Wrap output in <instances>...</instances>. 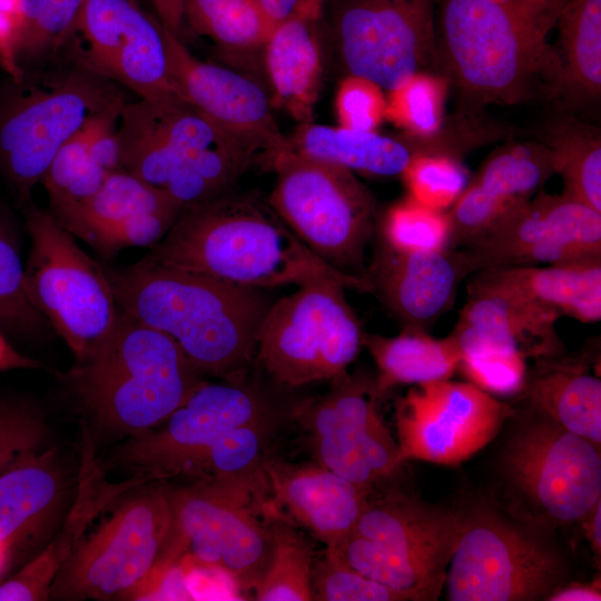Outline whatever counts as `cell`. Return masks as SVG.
<instances>
[{
	"instance_id": "6da1fadb",
	"label": "cell",
	"mask_w": 601,
	"mask_h": 601,
	"mask_svg": "<svg viewBox=\"0 0 601 601\" xmlns=\"http://www.w3.org/2000/svg\"><path fill=\"white\" fill-rule=\"evenodd\" d=\"M106 272L120 311L170 337L203 375L236 380L255 367L266 289L144 259Z\"/></svg>"
},
{
	"instance_id": "7a4b0ae2",
	"label": "cell",
	"mask_w": 601,
	"mask_h": 601,
	"mask_svg": "<svg viewBox=\"0 0 601 601\" xmlns=\"http://www.w3.org/2000/svg\"><path fill=\"white\" fill-rule=\"evenodd\" d=\"M142 259L260 289L334 278L348 289L371 293L365 277L339 272L316 256L269 203L229 191L184 207Z\"/></svg>"
},
{
	"instance_id": "3957f363",
	"label": "cell",
	"mask_w": 601,
	"mask_h": 601,
	"mask_svg": "<svg viewBox=\"0 0 601 601\" xmlns=\"http://www.w3.org/2000/svg\"><path fill=\"white\" fill-rule=\"evenodd\" d=\"M525 0H437L441 72L472 102L551 97L556 61Z\"/></svg>"
},
{
	"instance_id": "277c9868",
	"label": "cell",
	"mask_w": 601,
	"mask_h": 601,
	"mask_svg": "<svg viewBox=\"0 0 601 601\" xmlns=\"http://www.w3.org/2000/svg\"><path fill=\"white\" fill-rule=\"evenodd\" d=\"M204 376L170 337L122 312L104 341L59 374L98 425L131 436L161 424Z\"/></svg>"
},
{
	"instance_id": "5b68a950",
	"label": "cell",
	"mask_w": 601,
	"mask_h": 601,
	"mask_svg": "<svg viewBox=\"0 0 601 601\" xmlns=\"http://www.w3.org/2000/svg\"><path fill=\"white\" fill-rule=\"evenodd\" d=\"M264 474L249 479L200 476L168 489L173 530L164 580L177 566L217 570L240 589H255L269 561L273 534Z\"/></svg>"
},
{
	"instance_id": "8992f818",
	"label": "cell",
	"mask_w": 601,
	"mask_h": 601,
	"mask_svg": "<svg viewBox=\"0 0 601 601\" xmlns=\"http://www.w3.org/2000/svg\"><path fill=\"white\" fill-rule=\"evenodd\" d=\"M269 169L276 181L268 203L287 227L333 268L364 277L378 218L372 193L353 171L289 149Z\"/></svg>"
},
{
	"instance_id": "52a82bcc",
	"label": "cell",
	"mask_w": 601,
	"mask_h": 601,
	"mask_svg": "<svg viewBox=\"0 0 601 601\" xmlns=\"http://www.w3.org/2000/svg\"><path fill=\"white\" fill-rule=\"evenodd\" d=\"M24 205L30 252L28 295L75 361L86 357L116 326L120 308L106 269L76 243L49 211Z\"/></svg>"
},
{
	"instance_id": "ba28073f",
	"label": "cell",
	"mask_w": 601,
	"mask_h": 601,
	"mask_svg": "<svg viewBox=\"0 0 601 601\" xmlns=\"http://www.w3.org/2000/svg\"><path fill=\"white\" fill-rule=\"evenodd\" d=\"M173 530L168 489L121 504L77 545L50 594L65 598L152 599Z\"/></svg>"
},
{
	"instance_id": "9c48e42d",
	"label": "cell",
	"mask_w": 601,
	"mask_h": 601,
	"mask_svg": "<svg viewBox=\"0 0 601 601\" xmlns=\"http://www.w3.org/2000/svg\"><path fill=\"white\" fill-rule=\"evenodd\" d=\"M346 289L324 278L273 302L258 334L255 366L292 390L346 373L364 334Z\"/></svg>"
},
{
	"instance_id": "30bf717a",
	"label": "cell",
	"mask_w": 601,
	"mask_h": 601,
	"mask_svg": "<svg viewBox=\"0 0 601 601\" xmlns=\"http://www.w3.org/2000/svg\"><path fill=\"white\" fill-rule=\"evenodd\" d=\"M262 372L219 383L205 381L161 424L132 436L115 456L118 465L158 479L183 473L230 430L295 412L303 400Z\"/></svg>"
},
{
	"instance_id": "8fae6325",
	"label": "cell",
	"mask_w": 601,
	"mask_h": 601,
	"mask_svg": "<svg viewBox=\"0 0 601 601\" xmlns=\"http://www.w3.org/2000/svg\"><path fill=\"white\" fill-rule=\"evenodd\" d=\"M437 0H325V31L344 76L392 90L417 72L441 73Z\"/></svg>"
},
{
	"instance_id": "7c38bea8",
	"label": "cell",
	"mask_w": 601,
	"mask_h": 601,
	"mask_svg": "<svg viewBox=\"0 0 601 601\" xmlns=\"http://www.w3.org/2000/svg\"><path fill=\"white\" fill-rule=\"evenodd\" d=\"M118 96L85 70L6 100L0 108V171L22 204L31 200L32 188L65 141Z\"/></svg>"
},
{
	"instance_id": "4fadbf2b",
	"label": "cell",
	"mask_w": 601,
	"mask_h": 601,
	"mask_svg": "<svg viewBox=\"0 0 601 601\" xmlns=\"http://www.w3.org/2000/svg\"><path fill=\"white\" fill-rule=\"evenodd\" d=\"M561 563L548 546L493 516L464 518L445 583L451 601H522L548 594Z\"/></svg>"
},
{
	"instance_id": "5bb4252c",
	"label": "cell",
	"mask_w": 601,
	"mask_h": 601,
	"mask_svg": "<svg viewBox=\"0 0 601 601\" xmlns=\"http://www.w3.org/2000/svg\"><path fill=\"white\" fill-rule=\"evenodd\" d=\"M331 381L327 393L302 402L295 418L308 431L315 462L371 490L402 464L378 414L375 381L347 372Z\"/></svg>"
},
{
	"instance_id": "9a60e30c",
	"label": "cell",
	"mask_w": 601,
	"mask_h": 601,
	"mask_svg": "<svg viewBox=\"0 0 601 601\" xmlns=\"http://www.w3.org/2000/svg\"><path fill=\"white\" fill-rule=\"evenodd\" d=\"M513 413L470 382L414 385L395 405L401 461L460 464L491 442Z\"/></svg>"
},
{
	"instance_id": "2e32d148",
	"label": "cell",
	"mask_w": 601,
	"mask_h": 601,
	"mask_svg": "<svg viewBox=\"0 0 601 601\" xmlns=\"http://www.w3.org/2000/svg\"><path fill=\"white\" fill-rule=\"evenodd\" d=\"M76 32L86 71L117 81L151 104L193 107L169 73L161 26L131 0H86Z\"/></svg>"
},
{
	"instance_id": "e0dca14e",
	"label": "cell",
	"mask_w": 601,
	"mask_h": 601,
	"mask_svg": "<svg viewBox=\"0 0 601 601\" xmlns=\"http://www.w3.org/2000/svg\"><path fill=\"white\" fill-rule=\"evenodd\" d=\"M462 249L472 274L601 257V213L564 194L534 195Z\"/></svg>"
},
{
	"instance_id": "ac0fdd59",
	"label": "cell",
	"mask_w": 601,
	"mask_h": 601,
	"mask_svg": "<svg viewBox=\"0 0 601 601\" xmlns=\"http://www.w3.org/2000/svg\"><path fill=\"white\" fill-rule=\"evenodd\" d=\"M599 446L541 416L516 432L505 463L538 508L558 521H578L601 501Z\"/></svg>"
},
{
	"instance_id": "d6986e66",
	"label": "cell",
	"mask_w": 601,
	"mask_h": 601,
	"mask_svg": "<svg viewBox=\"0 0 601 601\" xmlns=\"http://www.w3.org/2000/svg\"><path fill=\"white\" fill-rule=\"evenodd\" d=\"M162 28L169 73L188 102L254 161L269 169L288 150L262 87L230 69L194 57Z\"/></svg>"
},
{
	"instance_id": "ffe728a7",
	"label": "cell",
	"mask_w": 601,
	"mask_h": 601,
	"mask_svg": "<svg viewBox=\"0 0 601 601\" xmlns=\"http://www.w3.org/2000/svg\"><path fill=\"white\" fill-rule=\"evenodd\" d=\"M471 276L466 302L450 333L460 358L495 354L528 361L563 354L555 327L559 316L532 305L483 270Z\"/></svg>"
},
{
	"instance_id": "44dd1931",
	"label": "cell",
	"mask_w": 601,
	"mask_h": 601,
	"mask_svg": "<svg viewBox=\"0 0 601 601\" xmlns=\"http://www.w3.org/2000/svg\"><path fill=\"white\" fill-rule=\"evenodd\" d=\"M183 208L162 188L119 169L87 200L49 213L75 237L110 257L124 248L152 247Z\"/></svg>"
},
{
	"instance_id": "7402d4cb",
	"label": "cell",
	"mask_w": 601,
	"mask_h": 601,
	"mask_svg": "<svg viewBox=\"0 0 601 601\" xmlns=\"http://www.w3.org/2000/svg\"><path fill=\"white\" fill-rule=\"evenodd\" d=\"M471 269L462 248L395 252L378 242L364 277L403 328L427 331L455 302Z\"/></svg>"
},
{
	"instance_id": "603a6c76",
	"label": "cell",
	"mask_w": 601,
	"mask_h": 601,
	"mask_svg": "<svg viewBox=\"0 0 601 601\" xmlns=\"http://www.w3.org/2000/svg\"><path fill=\"white\" fill-rule=\"evenodd\" d=\"M554 174L552 154L542 141L511 142L496 149L447 210L450 247L475 242L530 200Z\"/></svg>"
},
{
	"instance_id": "cb8c5ba5",
	"label": "cell",
	"mask_w": 601,
	"mask_h": 601,
	"mask_svg": "<svg viewBox=\"0 0 601 601\" xmlns=\"http://www.w3.org/2000/svg\"><path fill=\"white\" fill-rule=\"evenodd\" d=\"M463 521L464 516L454 512L391 495L367 501L353 532L373 541L442 591Z\"/></svg>"
},
{
	"instance_id": "d4e9b609",
	"label": "cell",
	"mask_w": 601,
	"mask_h": 601,
	"mask_svg": "<svg viewBox=\"0 0 601 601\" xmlns=\"http://www.w3.org/2000/svg\"><path fill=\"white\" fill-rule=\"evenodd\" d=\"M269 516L283 513L326 546L348 535L367 503L368 489L354 484L317 462L290 465L265 460Z\"/></svg>"
},
{
	"instance_id": "484cf974",
	"label": "cell",
	"mask_w": 601,
	"mask_h": 601,
	"mask_svg": "<svg viewBox=\"0 0 601 601\" xmlns=\"http://www.w3.org/2000/svg\"><path fill=\"white\" fill-rule=\"evenodd\" d=\"M81 449L75 503L58 536L11 579L0 585V601L46 600L60 570L80 543L93 519L128 490L154 476L136 473L122 482H110L96 457L92 436L81 423Z\"/></svg>"
},
{
	"instance_id": "4316f807",
	"label": "cell",
	"mask_w": 601,
	"mask_h": 601,
	"mask_svg": "<svg viewBox=\"0 0 601 601\" xmlns=\"http://www.w3.org/2000/svg\"><path fill=\"white\" fill-rule=\"evenodd\" d=\"M325 0H303L264 43L273 104L299 124L313 122L322 71L318 31Z\"/></svg>"
},
{
	"instance_id": "83f0119b",
	"label": "cell",
	"mask_w": 601,
	"mask_h": 601,
	"mask_svg": "<svg viewBox=\"0 0 601 601\" xmlns=\"http://www.w3.org/2000/svg\"><path fill=\"white\" fill-rule=\"evenodd\" d=\"M522 394L541 416L601 444V381L585 357L560 354L534 359Z\"/></svg>"
},
{
	"instance_id": "f1b7e54d",
	"label": "cell",
	"mask_w": 601,
	"mask_h": 601,
	"mask_svg": "<svg viewBox=\"0 0 601 601\" xmlns=\"http://www.w3.org/2000/svg\"><path fill=\"white\" fill-rule=\"evenodd\" d=\"M482 270L532 305L559 317L585 324L601 319V257Z\"/></svg>"
},
{
	"instance_id": "f546056e",
	"label": "cell",
	"mask_w": 601,
	"mask_h": 601,
	"mask_svg": "<svg viewBox=\"0 0 601 601\" xmlns=\"http://www.w3.org/2000/svg\"><path fill=\"white\" fill-rule=\"evenodd\" d=\"M551 97L587 106L601 95V0H569L559 13Z\"/></svg>"
},
{
	"instance_id": "4dcf8cb0",
	"label": "cell",
	"mask_w": 601,
	"mask_h": 601,
	"mask_svg": "<svg viewBox=\"0 0 601 601\" xmlns=\"http://www.w3.org/2000/svg\"><path fill=\"white\" fill-rule=\"evenodd\" d=\"M362 346L377 367L375 387L382 396L397 385H420L451 378L460 352L451 334L433 337L424 329L402 328L395 336L363 334Z\"/></svg>"
},
{
	"instance_id": "1f68e13d",
	"label": "cell",
	"mask_w": 601,
	"mask_h": 601,
	"mask_svg": "<svg viewBox=\"0 0 601 601\" xmlns=\"http://www.w3.org/2000/svg\"><path fill=\"white\" fill-rule=\"evenodd\" d=\"M287 141L293 152L380 177L401 176L413 155L407 145L376 131L313 122L300 124Z\"/></svg>"
},
{
	"instance_id": "d6a6232c",
	"label": "cell",
	"mask_w": 601,
	"mask_h": 601,
	"mask_svg": "<svg viewBox=\"0 0 601 601\" xmlns=\"http://www.w3.org/2000/svg\"><path fill=\"white\" fill-rule=\"evenodd\" d=\"M61 491L52 449H41L0 475V545L8 551L49 513Z\"/></svg>"
},
{
	"instance_id": "836d02e7",
	"label": "cell",
	"mask_w": 601,
	"mask_h": 601,
	"mask_svg": "<svg viewBox=\"0 0 601 601\" xmlns=\"http://www.w3.org/2000/svg\"><path fill=\"white\" fill-rule=\"evenodd\" d=\"M167 107L142 99L124 104L117 129L121 169L159 188L186 161L170 135Z\"/></svg>"
},
{
	"instance_id": "e575fe53",
	"label": "cell",
	"mask_w": 601,
	"mask_h": 601,
	"mask_svg": "<svg viewBox=\"0 0 601 601\" xmlns=\"http://www.w3.org/2000/svg\"><path fill=\"white\" fill-rule=\"evenodd\" d=\"M542 142L550 149L564 195L601 213V139L599 130L570 116L554 119Z\"/></svg>"
},
{
	"instance_id": "d590c367",
	"label": "cell",
	"mask_w": 601,
	"mask_h": 601,
	"mask_svg": "<svg viewBox=\"0 0 601 601\" xmlns=\"http://www.w3.org/2000/svg\"><path fill=\"white\" fill-rule=\"evenodd\" d=\"M120 96L87 118L59 148L41 181L47 190L50 210H59L95 195L111 174L96 164L89 149L107 111Z\"/></svg>"
},
{
	"instance_id": "8d00e7d4",
	"label": "cell",
	"mask_w": 601,
	"mask_h": 601,
	"mask_svg": "<svg viewBox=\"0 0 601 601\" xmlns=\"http://www.w3.org/2000/svg\"><path fill=\"white\" fill-rule=\"evenodd\" d=\"M297 411L277 414L230 430L194 459L183 473L199 477L249 479L259 476L263 473L265 454L274 437L287 421L296 417Z\"/></svg>"
},
{
	"instance_id": "74e56055",
	"label": "cell",
	"mask_w": 601,
	"mask_h": 601,
	"mask_svg": "<svg viewBox=\"0 0 601 601\" xmlns=\"http://www.w3.org/2000/svg\"><path fill=\"white\" fill-rule=\"evenodd\" d=\"M273 545L267 566L255 587L257 601L313 600V552L292 525L270 518Z\"/></svg>"
},
{
	"instance_id": "f35d334b",
	"label": "cell",
	"mask_w": 601,
	"mask_h": 601,
	"mask_svg": "<svg viewBox=\"0 0 601 601\" xmlns=\"http://www.w3.org/2000/svg\"><path fill=\"white\" fill-rule=\"evenodd\" d=\"M252 166V158L235 145L209 147L186 160L162 189L183 207L196 205L229 191Z\"/></svg>"
},
{
	"instance_id": "ab89813d",
	"label": "cell",
	"mask_w": 601,
	"mask_h": 601,
	"mask_svg": "<svg viewBox=\"0 0 601 601\" xmlns=\"http://www.w3.org/2000/svg\"><path fill=\"white\" fill-rule=\"evenodd\" d=\"M184 20L228 49L264 46L273 31L255 0H186Z\"/></svg>"
},
{
	"instance_id": "60d3db41",
	"label": "cell",
	"mask_w": 601,
	"mask_h": 601,
	"mask_svg": "<svg viewBox=\"0 0 601 601\" xmlns=\"http://www.w3.org/2000/svg\"><path fill=\"white\" fill-rule=\"evenodd\" d=\"M449 85L441 73L417 72L388 90L386 119L417 139L413 154L442 129Z\"/></svg>"
},
{
	"instance_id": "b9f144b4",
	"label": "cell",
	"mask_w": 601,
	"mask_h": 601,
	"mask_svg": "<svg viewBox=\"0 0 601 601\" xmlns=\"http://www.w3.org/2000/svg\"><path fill=\"white\" fill-rule=\"evenodd\" d=\"M447 211L423 206L410 197L393 204L377 218V238L384 246L402 253L432 252L450 247Z\"/></svg>"
},
{
	"instance_id": "7bdbcfd3",
	"label": "cell",
	"mask_w": 601,
	"mask_h": 601,
	"mask_svg": "<svg viewBox=\"0 0 601 601\" xmlns=\"http://www.w3.org/2000/svg\"><path fill=\"white\" fill-rule=\"evenodd\" d=\"M86 0H24V27L18 61L39 63L57 52L72 35Z\"/></svg>"
},
{
	"instance_id": "ee69618b",
	"label": "cell",
	"mask_w": 601,
	"mask_h": 601,
	"mask_svg": "<svg viewBox=\"0 0 601 601\" xmlns=\"http://www.w3.org/2000/svg\"><path fill=\"white\" fill-rule=\"evenodd\" d=\"M401 176L407 197L441 211L454 205L470 180L459 158L442 152L413 154Z\"/></svg>"
},
{
	"instance_id": "f6af8a7d",
	"label": "cell",
	"mask_w": 601,
	"mask_h": 601,
	"mask_svg": "<svg viewBox=\"0 0 601 601\" xmlns=\"http://www.w3.org/2000/svg\"><path fill=\"white\" fill-rule=\"evenodd\" d=\"M0 323L8 329L32 335L49 326L31 302L24 283V265L16 240L0 215Z\"/></svg>"
},
{
	"instance_id": "bcb514c9",
	"label": "cell",
	"mask_w": 601,
	"mask_h": 601,
	"mask_svg": "<svg viewBox=\"0 0 601 601\" xmlns=\"http://www.w3.org/2000/svg\"><path fill=\"white\" fill-rule=\"evenodd\" d=\"M312 591L313 600L319 601H406L402 594L365 578L327 550L314 560Z\"/></svg>"
},
{
	"instance_id": "7dc6e473",
	"label": "cell",
	"mask_w": 601,
	"mask_h": 601,
	"mask_svg": "<svg viewBox=\"0 0 601 601\" xmlns=\"http://www.w3.org/2000/svg\"><path fill=\"white\" fill-rule=\"evenodd\" d=\"M47 427L37 410L13 401L0 402V475L40 451Z\"/></svg>"
},
{
	"instance_id": "c3c4849f",
	"label": "cell",
	"mask_w": 601,
	"mask_h": 601,
	"mask_svg": "<svg viewBox=\"0 0 601 601\" xmlns=\"http://www.w3.org/2000/svg\"><path fill=\"white\" fill-rule=\"evenodd\" d=\"M336 114L343 128L376 131L386 119L383 88L359 76H344L336 93Z\"/></svg>"
},
{
	"instance_id": "681fc988",
	"label": "cell",
	"mask_w": 601,
	"mask_h": 601,
	"mask_svg": "<svg viewBox=\"0 0 601 601\" xmlns=\"http://www.w3.org/2000/svg\"><path fill=\"white\" fill-rule=\"evenodd\" d=\"M457 370L479 388L502 396L522 393L528 375L526 359L495 354L463 356Z\"/></svg>"
},
{
	"instance_id": "f907efd6",
	"label": "cell",
	"mask_w": 601,
	"mask_h": 601,
	"mask_svg": "<svg viewBox=\"0 0 601 601\" xmlns=\"http://www.w3.org/2000/svg\"><path fill=\"white\" fill-rule=\"evenodd\" d=\"M24 27V0H0V66L16 83L23 79L18 50Z\"/></svg>"
},
{
	"instance_id": "816d5d0a",
	"label": "cell",
	"mask_w": 601,
	"mask_h": 601,
	"mask_svg": "<svg viewBox=\"0 0 601 601\" xmlns=\"http://www.w3.org/2000/svg\"><path fill=\"white\" fill-rule=\"evenodd\" d=\"M186 0H151L161 26L179 38L184 20Z\"/></svg>"
},
{
	"instance_id": "f5cc1de1",
	"label": "cell",
	"mask_w": 601,
	"mask_h": 601,
	"mask_svg": "<svg viewBox=\"0 0 601 601\" xmlns=\"http://www.w3.org/2000/svg\"><path fill=\"white\" fill-rule=\"evenodd\" d=\"M302 1L303 0H255L272 29L287 20L298 9Z\"/></svg>"
},
{
	"instance_id": "db71d44e",
	"label": "cell",
	"mask_w": 601,
	"mask_h": 601,
	"mask_svg": "<svg viewBox=\"0 0 601 601\" xmlns=\"http://www.w3.org/2000/svg\"><path fill=\"white\" fill-rule=\"evenodd\" d=\"M546 599L550 601H600V584L599 581L591 584H571L555 591Z\"/></svg>"
},
{
	"instance_id": "11a10c76",
	"label": "cell",
	"mask_w": 601,
	"mask_h": 601,
	"mask_svg": "<svg viewBox=\"0 0 601 601\" xmlns=\"http://www.w3.org/2000/svg\"><path fill=\"white\" fill-rule=\"evenodd\" d=\"M42 365L19 353L0 332V372L16 368H39Z\"/></svg>"
},
{
	"instance_id": "9f6ffc18",
	"label": "cell",
	"mask_w": 601,
	"mask_h": 601,
	"mask_svg": "<svg viewBox=\"0 0 601 601\" xmlns=\"http://www.w3.org/2000/svg\"><path fill=\"white\" fill-rule=\"evenodd\" d=\"M569 0H525L542 26L550 32L554 28L560 11Z\"/></svg>"
},
{
	"instance_id": "6f0895ef",
	"label": "cell",
	"mask_w": 601,
	"mask_h": 601,
	"mask_svg": "<svg viewBox=\"0 0 601 601\" xmlns=\"http://www.w3.org/2000/svg\"><path fill=\"white\" fill-rule=\"evenodd\" d=\"M585 519V532L591 546L598 555L601 552V501L589 512Z\"/></svg>"
},
{
	"instance_id": "680465c9",
	"label": "cell",
	"mask_w": 601,
	"mask_h": 601,
	"mask_svg": "<svg viewBox=\"0 0 601 601\" xmlns=\"http://www.w3.org/2000/svg\"><path fill=\"white\" fill-rule=\"evenodd\" d=\"M8 552L9 551L4 546L0 545V570L2 569V566H3V564H4L6 560H7Z\"/></svg>"
}]
</instances>
